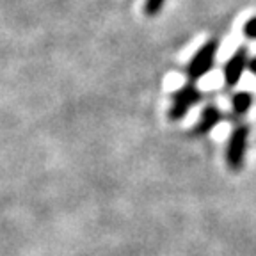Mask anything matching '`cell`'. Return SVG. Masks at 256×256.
Wrapping results in <instances>:
<instances>
[{
  "mask_svg": "<svg viewBox=\"0 0 256 256\" xmlns=\"http://www.w3.org/2000/svg\"><path fill=\"white\" fill-rule=\"evenodd\" d=\"M249 50L248 46H238L230 56V59L222 66V82L226 89H233L240 82L242 75L249 72Z\"/></svg>",
  "mask_w": 256,
  "mask_h": 256,
  "instance_id": "4",
  "label": "cell"
},
{
  "mask_svg": "<svg viewBox=\"0 0 256 256\" xmlns=\"http://www.w3.org/2000/svg\"><path fill=\"white\" fill-rule=\"evenodd\" d=\"M219 40L212 38V40L204 41L200 48H198L194 56L190 57V60L185 66V76H187L188 82L196 84L201 78L212 72V68L216 66L217 52H219Z\"/></svg>",
  "mask_w": 256,
  "mask_h": 256,
  "instance_id": "1",
  "label": "cell"
},
{
  "mask_svg": "<svg viewBox=\"0 0 256 256\" xmlns=\"http://www.w3.org/2000/svg\"><path fill=\"white\" fill-rule=\"evenodd\" d=\"M249 136H251V124L238 123L232 130L226 142V166L232 171H240L244 169L246 153L249 148Z\"/></svg>",
  "mask_w": 256,
  "mask_h": 256,
  "instance_id": "2",
  "label": "cell"
},
{
  "mask_svg": "<svg viewBox=\"0 0 256 256\" xmlns=\"http://www.w3.org/2000/svg\"><path fill=\"white\" fill-rule=\"evenodd\" d=\"M252 102H254V96L249 91H238L232 96V114L235 120L244 118L252 107Z\"/></svg>",
  "mask_w": 256,
  "mask_h": 256,
  "instance_id": "6",
  "label": "cell"
},
{
  "mask_svg": "<svg viewBox=\"0 0 256 256\" xmlns=\"http://www.w3.org/2000/svg\"><path fill=\"white\" fill-rule=\"evenodd\" d=\"M249 73L256 76V56L251 57V60H249Z\"/></svg>",
  "mask_w": 256,
  "mask_h": 256,
  "instance_id": "9",
  "label": "cell"
},
{
  "mask_svg": "<svg viewBox=\"0 0 256 256\" xmlns=\"http://www.w3.org/2000/svg\"><path fill=\"white\" fill-rule=\"evenodd\" d=\"M201 98H203V92L198 89L196 84L187 82L180 89H176L171 94V104L168 108V120L171 123H178L188 114L192 107L196 104H200Z\"/></svg>",
  "mask_w": 256,
  "mask_h": 256,
  "instance_id": "3",
  "label": "cell"
},
{
  "mask_svg": "<svg viewBox=\"0 0 256 256\" xmlns=\"http://www.w3.org/2000/svg\"><path fill=\"white\" fill-rule=\"evenodd\" d=\"M224 120V114L217 105L210 104L201 110L200 118H198L196 124L192 128V134L196 137H204L210 132H214V128Z\"/></svg>",
  "mask_w": 256,
  "mask_h": 256,
  "instance_id": "5",
  "label": "cell"
},
{
  "mask_svg": "<svg viewBox=\"0 0 256 256\" xmlns=\"http://www.w3.org/2000/svg\"><path fill=\"white\" fill-rule=\"evenodd\" d=\"M166 2H168V0H144L142 12L148 16V18H155V16H158L160 12H162Z\"/></svg>",
  "mask_w": 256,
  "mask_h": 256,
  "instance_id": "7",
  "label": "cell"
},
{
  "mask_svg": "<svg viewBox=\"0 0 256 256\" xmlns=\"http://www.w3.org/2000/svg\"><path fill=\"white\" fill-rule=\"evenodd\" d=\"M242 34H244L246 40L256 41V14L246 20V24L242 25Z\"/></svg>",
  "mask_w": 256,
  "mask_h": 256,
  "instance_id": "8",
  "label": "cell"
}]
</instances>
